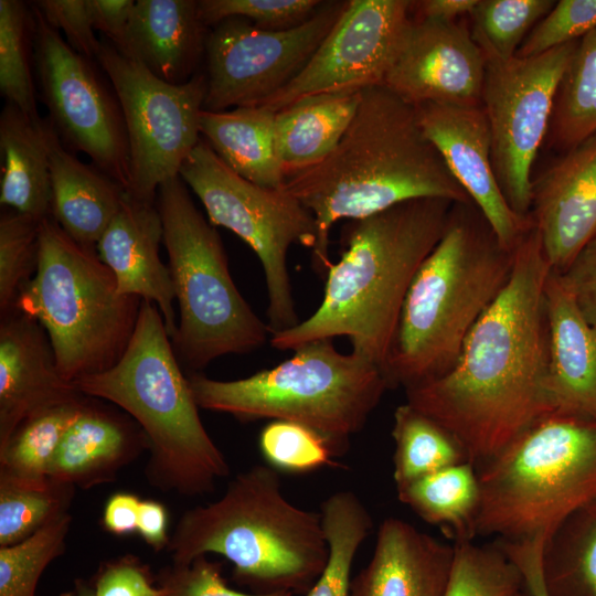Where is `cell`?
Returning a JSON list of instances; mask_svg holds the SVG:
<instances>
[{
    "mask_svg": "<svg viewBox=\"0 0 596 596\" xmlns=\"http://www.w3.org/2000/svg\"><path fill=\"white\" fill-rule=\"evenodd\" d=\"M596 28V0H561L540 20L518 49L517 57L543 54L575 42Z\"/></svg>",
    "mask_w": 596,
    "mask_h": 596,
    "instance_id": "ee69618b",
    "label": "cell"
},
{
    "mask_svg": "<svg viewBox=\"0 0 596 596\" xmlns=\"http://www.w3.org/2000/svg\"><path fill=\"white\" fill-rule=\"evenodd\" d=\"M471 204L455 203L447 227L405 297L386 362L389 389L445 374L469 332L509 280L514 251L503 248Z\"/></svg>",
    "mask_w": 596,
    "mask_h": 596,
    "instance_id": "5b68a950",
    "label": "cell"
},
{
    "mask_svg": "<svg viewBox=\"0 0 596 596\" xmlns=\"http://www.w3.org/2000/svg\"><path fill=\"white\" fill-rule=\"evenodd\" d=\"M413 7L407 0H349L302 71L264 100L274 111L316 94L382 85Z\"/></svg>",
    "mask_w": 596,
    "mask_h": 596,
    "instance_id": "2e32d148",
    "label": "cell"
},
{
    "mask_svg": "<svg viewBox=\"0 0 596 596\" xmlns=\"http://www.w3.org/2000/svg\"><path fill=\"white\" fill-rule=\"evenodd\" d=\"M140 502L141 500L130 492L113 494L104 508L102 518L104 529L115 535L137 532Z\"/></svg>",
    "mask_w": 596,
    "mask_h": 596,
    "instance_id": "f907efd6",
    "label": "cell"
},
{
    "mask_svg": "<svg viewBox=\"0 0 596 596\" xmlns=\"http://www.w3.org/2000/svg\"><path fill=\"white\" fill-rule=\"evenodd\" d=\"M86 398L82 394L24 419L0 445V473L29 479L49 477L56 450Z\"/></svg>",
    "mask_w": 596,
    "mask_h": 596,
    "instance_id": "d590c367",
    "label": "cell"
},
{
    "mask_svg": "<svg viewBox=\"0 0 596 596\" xmlns=\"http://www.w3.org/2000/svg\"><path fill=\"white\" fill-rule=\"evenodd\" d=\"M478 0H424L414 2L418 19L434 21H456L464 14H471Z\"/></svg>",
    "mask_w": 596,
    "mask_h": 596,
    "instance_id": "f5cc1de1",
    "label": "cell"
},
{
    "mask_svg": "<svg viewBox=\"0 0 596 596\" xmlns=\"http://www.w3.org/2000/svg\"><path fill=\"white\" fill-rule=\"evenodd\" d=\"M163 227L157 204L128 193L99 238L96 252L113 273L118 290L155 304L170 338L177 331L174 289L169 267L159 256Z\"/></svg>",
    "mask_w": 596,
    "mask_h": 596,
    "instance_id": "44dd1931",
    "label": "cell"
},
{
    "mask_svg": "<svg viewBox=\"0 0 596 596\" xmlns=\"http://www.w3.org/2000/svg\"><path fill=\"white\" fill-rule=\"evenodd\" d=\"M554 4L553 0H478L470 14L472 35L498 56L510 58Z\"/></svg>",
    "mask_w": 596,
    "mask_h": 596,
    "instance_id": "ab89813d",
    "label": "cell"
},
{
    "mask_svg": "<svg viewBox=\"0 0 596 596\" xmlns=\"http://www.w3.org/2000/svg\"><path fill=\"white\" fill-rule=\"evenodd\" d=\"M32 4L66 43L82 56L97 58L102 42L95 34L91 0H38Z\"/></svg>",
    "mask_w": 596,
    "mask_h": 596,
    "instance_id": "bcb514c9",
    "label": "cell"
},
{
    "mask_svg": "<svg viewBox=\"0 0 596 596\" xmlns=\"http://www.w3.org/2000/svg\"><path fill=\"white\" fill-rule=\"evenodd\" d=\"M40 223L31 216L4 209L0 216V313L13 311L39 262Z\"/></svg>",
    "mask_w": 596,
    "mask_h": 596,
    "instance_id": "60d3db41",
    "label": "cell"
},
{
    "mask_svg": "<svg viewBox=\"0 0 596 596\" xmlns=\"http://www.w3.org/2000/svg\"><path fill=\"white\" fill-rule=\"evenodd\" d=\"M92 585L96 596H162L148 566L134 555L104 563Z\"/></svg>",
    "mask_w": 596,
    "mask_h": 596,
    "instance_id": "7dc6e473",
    "label": "cell"
},
{
    "mask_svg": "<svg viewBox=\"0 0 596 596\" xmlns=\"http://www.w3.org/2000/svg\"><path fill=\"white\" fill-rule=\"evenodd\" d=\"M276 111L265 106L202 110L201 138L217 157L244 179L269 189H281L285 172L276 136Z\"/></svg>",
    "mask_w": 596,
    "mask_h": 596,
    "instance_id": "4316f807",
    "label": "cell"
},
{
    "mask_svg": "<svg viewBox=\"0 0 596 596\" xmlns=\"http://www.w3.org/2000/svg\"><path fill=\"white\" fill-rule=\"evenodd\" d=\"M517 566L531 596H547L542 576V557L539 553L530 552L521 555Z\"/></svg>",
    "mask_w": 596,
    "mask_h": 596,
    "instance_id": "db71d44e",
    "label": "cell"
},
{
    "mask_svg": "<svg viewBox=\"0 0 596 596\" xmlns=\"http://www.w3.org/2000/svg\"><path fill=\"white\" fill-rule=\"evenodd\" d=\"M162 596H291L288 590L246 594L227 586L221 564L199 556L188 564H173L158 575Z\"/></svg>",
    "mask_w": 596,
    "mask_h": 596,
    "instance_id": "f6af8a7d",
    "label": "cell"
},
{
    "mask_svg": "<svg viewBox=\"0 0 596 596\" xmlns=\"http://www.w3.org/2000/svg\"><path fill=\"white\" fill-rule=\"evenodd\" d=\"M96 61L108 76L124 116L130 164L127 193L155 204L160 185L179 175L201 140L205 75L195 74L182 84L164 82L109 42H102Z\"/></svg>",
    "mask_w": 596,
    "mask_h": 596,
    "instance_id": "7c38bea8",
    "label": "cell"
},
{
    "mask_svg": "<svg viewBox=\"0 0 596 596\" xmlns=\"http://www.w3.org/2000/svg\"><path fill=\"white\" fill-rule=\"evenodd\" d=\"M141 301L119 292L96 251L74 242L51 216L41 221L38 268L13 310L44 328L66 381L105 372L120 360Z\"/></svg>",
    "mask_w": 596,
    "mask_h": 596,
    "instance_id": "9c48e42d",
    "label": "cell"
},
{
    "mask_svg": "<svg viewBox=\"0 0 596 596\" xmlns=\"http://www.w3.org/2000/svg\"><path fill=\"white\" fill-rule=\"evenodd\" d=\"M453 561L454 545L387 518L369 564L352 579L350 596H445Z\"/></svg>",
    "mask_w": 596,
    "mask_h": 596,
    "instance_id": "603a6c76",
    "label": "cell"
},
{
    "mask_svg": "<svg viewBox=\"0 0 596 596\" xmlns=\"http://www.w3.org/2000/svg\"><path fill=\"white\" fill-rule=\"evenodd\" d=\"M419 125L455 180L475 203L499 244L514 251L532 227L507 202L491 161V135L481 106L415 105Z\"/></svg>",
    "mask_w": 596,
    "mask_h": 596,
    "instance_id": "ac0fdd59",
    "label": "cell"
},
{
    "mask_svg": "<svg viewBox=\"0 0 596 596\" xmlns=\"http://www.w3.org/2000/svg\"><path fill=\"white\" fill-rule=\"evenodd\" d=\"M530 217L557 273L596 236V132L532 181Z\"/></svg>",
    "mask_w": 596,
    "mask_h": 596,
    "instance_id": "d6986e66",
    "label": "cell"
},
{
    "mask_svg": "<svg viewBox=\"0 0 596 596\" xmlns=\"http://www.w3.org/2000/svg\"><path fill=\"white\" fill-rule=\"evenodd\" d=\"M137 532L141 539L155 551L168 547V512L166 507L157 500H141L139 507Z\"/></svg>",
    "mask_w": 596,
    "mask_h": 596,
    "instance_id": "816d5d0a",
    "label": "cell"
},
{
    "mask_svg": "<svg viewBox=\"0 0 596 596\" xmlns=\"http://www.w3.org/2000/svg\"><path fill=\"white\" fill-rule=\"evenodd\" d=\"M361 93L308 95L276 111L285 177L319 163L334 150L358 109Z\"/></svg>",
    "mask_w": 596,
    "mask_h": 596,
    "instance_id": "f1b7e54d",
    "label": "cell"
},
{
    "mask_svg": "<svg viewBox=\"0 0 596 596\" xmlns=\"http://www.w3.org/2000/svg\"><path fill=\"white\" fill-rule=\"evenodd\" d=\"M157 206L179 308L171 338L179 362L201 370L220 356L264 345L269 328L238 291L215 226L198 210L180 175L160 185Z\"/></svg>",
    "mask_w": 596,
    "mask_h": 596,
    "instance_id": "30bf717a",
    "label": "cell"
},
{
    "mask_svg": "<svg viewBox=\"0 0 596 596\" xmlns=\"http://www.w3.org/2000/svg\"><path fill=\"white\" fill-rule=\"evenodd\" d=\"M542 576L547 596H596V500L549 536Z\"/></svg>",
    "mask_w": 596,
    "mask_h": 596,
    "instance_id": "4dcf8cb0",
    "label": "cell"
},
{
    "mask_svg": "<svg viewBox=\"0 0 596 596\" xmlns=\"http://www.w3.org/2000/svg\"><path fill=\"white\" fill-rule=\"evenodd\" d=\"M0 204L42 221L51 216L50 155L44 119L6 103L0 115Z\"/></svg>",
    "mask_w": 596,
    "mask_h": 596,
    "instance_id": "83f0119b",
    "label": "cell"
},
{
    "mask_svg": "<svg viewBox=\"0 0 596 596\" xmlns=\"http://www.w3.org/2000/svg\"><path fill=\"white\" fill-rule=\"evenodd\" d=\"M51 166V217L78 245L97 243L127 195L125 188L94 164H87L62 142L44 119Z\"/></svg>",
    "mask_w": 596,
    "mask_h": 596,
    "instance_id": "484cf974",
    "label": "cell"
},
{
    "mask_svg": "<svg viewBox=\"0 0 596 596\" xmlns=\"http://www.w3.org/2000/svg\"><path fill=\"white\" fill-rule=\"evenodd\" d=\"M328 543L326 565L305 596H350L355 554L373 529L370 512L350 490L330 494L320 504Z\"/></svg>",
    "mask_w": 596,
    "mask_h": 596,
    "instance_id": "1f68e13d",
    "label": "cell"
},
{
    "mask_svg": "<svg viewBox=\"0 0 596 596\" xmlns=\"http://www.w3.org/2000/svg\"><path fill=\"white\" fill-rule=\"evenodd\" d=\"M324 1L320 0H200L202 23L212 28L230 18H243L269 31L292 29L310 19Z\"/></svg>",
    "mask_w": 596,
    "mask_h": 596,
    "instance_id": "7bdbcfd3",
    "label": "cell"
},
{
    "mask_svg": "<svg viewBox=\"0 0 596 596\" xmlns=\"http://www.w3.org/2000/svg\"><path fill=\"white\" fill-rule=\"evenodd\" d=\"M511 596H531V595L528 593L525 587H523L522 589L518 590L517 593L512 594Z\"/></svg>",
    "mask_w": 596,
    "mask_h": 596,
    "instance_id": "9f6ffc18",
    "label": "cell"
},
{
    "mask_svg": "<svg viewBox=\"0 0 596 596\" xmlns=\"http://www.w3.org/2000/svg\"><path fill=\"white\" fill-rule=\"evenodd\" d=\"M75 489L51 477L29 479L0 473V547L24 541L67 513Z\"/></svg>",
    "mask_w": 596,
    "mask_h": 596,
    "instance_id": "e575fe53",
    "label": "cell"
},
{
    "mask_svg": "<svg viewBox=\"0 0 596 596\" xmlns=\"http://www.w3.org/2000/svg\"><path fill=\"white\" fill-rule=\"evenodd\" d=\"M550 137L570 150L596 132V28L582 38L561 79Z\"/></svg>",
    "mask_w": 596,
    "mask_h": 596,
    "instance_id": "836d02e7",
    "label": "cell"
},
{
    "mask_svg": "<svg viewBox=\"0 0 596 596\" xmlns=\"http://www.w3.org/2000/svg\"><path fill=\"white\" fill-rule=\"evenodd\" d=\"M207 32L198 1L137 0L119 52L158 78L182 84L204 54Z\"/></svg>",
    "mask_w": 596,
    "mask_h": 596,
    "instance_id": "d4e9b609",
    "label": "cell"
},
{
    "mask_svg": "<svg viewBox=\"0 0 596 596\" xmlns=\"http://www.w3.org/2000/svg\"><path fill=\"white\" fill-rule=\"evenodd\" d=\"M454 202L438 198L406 201L350 221L343 251L327 270L322 301L297 326L270 336L273 348L347 337L352 352L383 369L402 307L419 266L440 241Z\"/></svg>",
    "mask_w": 596,
    "mask_h": 596,
    "instance_id": "3957f363",
    "label": "cell"
},
{
    "mask_svg": "<svg viewBox=\"0 0 596 596\" xmlns=\"http://www.w3.org/2000/svg\"><path fill=\"white\" fill-rule=\"evenodd\" d=\"M82 395L60 373L44 328L13 310L0 323V445L30 416Z\"/></svg>",
    "mask_w": 596,
    "mask_h": 596,
    "instance_id": "ffe728a7",
    "label": "cell"
},
{
    "mask_svg": "<svg viewBox=\"0 0 596 596\" xmlns=\"http://www.w3.org/2000/svg\"><path fill=\"white\" fill-rule=\"evenodd\" d=\"M145 449L149 450L147 438L128 414L87 396L56 450L49 477L89 489L114 481Z\"/></svg>",
    "mask_w": 596,
    "mask_h": 596,
    "instance_id": "cb8c5ba5",
    "label": "cell"
},
{
    "mask_svg": "<svg viewBox=\"0 0 596 596\" xmlns=\"http://www.w3.org/2000/svg\"><path fill=\"white\" fill-rule=\"evenodd\" d=\"M71 523L64 513L24 541L0 547V596H39V579L64 553Z\"/></svg>",
    "mask_w": 596,
    "mask_h": 596,
    "instance_id": "f35d334b",
    "label": "cell"
},
{
    "mask_svg": "<svg viewBox=\"0 0 596 596\" xmlns=\"http://www.w3.org/2000/svg\"><path fill=\"white\" fill-rule=\"evenodd\" d=\"M523 587L520 571L498 544L455 541L445 596H511Z\"/></svg>",
    "mask_w": 596,
    "mask_h": 596,
    "instance_id": "74e56055",
    "label": "cell"
},
{
    "mask_svg": "<svg viewBox=\"0 0 596 596\" xmlns=\"http://www.w3.org/2000/svg\"><path fill=\"white\" fill-rule=\"evenodd\" d=\"M30 6L33 63L47 120L68 150L84 152L92 164L128 191V139L115 92L109 91L92 61L75 52L60 31Z\"/></svg>",
    "mask_w": 596,
    "mask_h": 596,
    "instance_id": "5bb4252c",
    "label": "cell"
},
{
    "mask_svg": "<svg viewBox=\"0 0 596 596\" xmlns=\"http://www.w3.org/2000/svg\"><path fill=\"white\" fill-rule=\"evenodd\" d=\"M284 188L315 216L318 238L311 264L320 275L332 263L329 234L340 220L364 219L423 198L471 204L425 136L416 107L383 84L362 91L334 150L319 163L286 174Z\"/></svg>",
    "mask_w": 596,
    "mask_h": 596,
    "instance_id": "7a4b0ae2",
    "label": "cell"
},
{
    "mask_svg": "<svg viewBox=\"0 0 596 596\" xmlns=\"http://www.w3.org/2000/svg\"><path fill=\"white\" fill-rule=\"evenodd\" d=\"M486 57L457 21L411 20L383 85L412 105L479 107Z\"/></svg>",
    "mask_w": 596,
    "mask_h": 596,
    "instance_id": "e0dca14e",
    "label": "cell"
},
{
    "mask_svg": "<svg viewBox=\"0 0 596 596\" xmlns=\"http://www.w3.org/2000/svg\"><path fill=\"white\" fill-rule=\"evenodd\" d=\"M347 1H327L302 24L284 31L230 18L205 39L203 109L257 106L289 84L306 66L340 17Z\"/></svg>",
    "mask_w": 596,
    "mask_h": 596,
    "instance_id": "9a60e30c",
    "label": "cell"
},
{
    "mask_svg": "<svg viewBox=\"0 0 596 596\" xmlns=\"http://www.w3.org/2000/svg\"><path fill=\"white\" fill-rule=\"evenodd\" d=\"M478 44L486 57L481 107L491 135L493 171L510 207L530 217L532 166L550 129L556 93L577 41L540 55L510 58Z\"/></svg>",
    "mask_w": 596,
    "mask_h": 596,
    "instance_id": "4fadbf2b",
    "label": "cell"
},
{
    "mask_svg": "<svg viewBox=\"0 0 596 596\" xmlns=\"http://www.w3.org/2000/svg\"><path fill=\"white\" fill-rule=\"evenodd\" d=\"M392 436L396 490L428 473L467 461L461 446L447 429L407 403L394 412Z\"/></svg>",
    "mask_w": 596,
    "mask_h": 596,
    "instance_id": "d6a6232c",
    "label": "cell"
},
{
    "mask_svg": "<svg viewBox=\"0 0 596 596\" xmlns=\"http://www.w3.org/2000/svg\"><path fill=\"white\" fill-rule=\"evenodd\" d=\"M558 274L582 316L596 328V236Z\"/></svg>",
    "mask_w": 596,
    "mask_h": 596,
    "instance_id": "c3c4849f",
    "label": "cell"
},
{
    "mask_svg": "<svg viewBox=\"0 0 596 596\" xmlns=\"http://www.w3.org/2000/svg\"><path fill=\"white\" fill-rule=\"evenodd\" d=\"M179 175L200 199L209 222L233 232L257 255L267 287L270 336L297 326L287 257L294 244L316 247L312 213L285 188H264L238 175L202 138Z\"/></svg>",
    "mask_w": 596,
    "mask_h": 596,
    "instance_id": "8fae6325",
    "label": "cell"
},
{
    "mask_svg": "<svg viewBox=\"0 0 596 596\" xmlns=\"http://www.w3.org/2000/svg\"><path fill=\"white\" fill-rule=\"evenodd\" d=\"M258 444L268 466L276 470L302 473L324 466H338L328 441L299 423L270 421L263 427Z\"/></svg>",
    "mask_w": 596,
    "mask_h": 596,
    "instance_id": "b9f144b4",
    "label": "cell"
},
{
    "mask_svg": "<svg viewBox=\"0 0 596 596\" xmlns=\"http://www.w3.org/2000/svg\"><path fill=\"white\" fill-rule=\"evenodd\" d=\"M552 270L532 227L508 283L441 376L405 390L406 403L447 429L475 468L553 414L547 394L544 289Z\"/></svg>",
    "mask_w": 596,
    "mask_h": 596,
    "instance_id": "6da1fadb",
    "label": "cell"
},
{
    "mask_svg": "<svg viewBox=\"0 0 596 596\" xmlns=\"http://www.w3.org/2000/svg\"><path fill=\"white\" fill-rule=\"evenodd\" d=\"M397 497L427 523L448 528L455 541L473 540L479 483L468 461L428 473L397 489Z\"/></svg>",
    "mask_w": 596,
    "mask_h": 596,
    "instance_id": "f546056e",
    "label": "cell"
},
{
    "mask_svg": "<svg viewBox=\"0 0 596 596\" xmlns=\"http://www.w3.org/2000/svg\"><path fill=\"white\" fill-rule=\"evenodd\" d=\"M167 550L173 564L222 555L234 578L257 593H307L329 551L320 512L292 504L265 465L238 473L216 501L187 510Z\"/></svg>",
    "mask_w": 596,
    "mask_h": 596,
    "instance_id": "277c9868",
    "label": "cell"
},
{
    "mask_svg": "<svg viewBox=\"0 0 596 596\" xmlns=\"http://www.w3.org/2000/svg\"><path fill=\"white\" fill-rule=\"evenodd\" d=\"M60 596H96L93 585L82 579H76L74 585L68 590L62 593Z\"/></svg>",
    "mask_w": 596,
    "mask_h": 596,
    "instance_id": "11a10c76",
    "label": "cell"
},
{
    "mask_svg": "<svg viewBox=\"0 0 596 596\" xmlns=\"http://www.w3.org/2000/svg\"><path fill=\"white\" fill-rule=\"evenodd\" d=\"M86 396L109 402L142 429L149 445L146 478L167 492L210 493L230 475L182 374L159 308L142 300L130 342L109 370L75 381Z\"/></svg>",
    "mask_w": 596,
    "mask_h": 596,
    "instance_id": "8992f818",
    "label": "cell"
},
{
    "mask_svg": "<svg viewBox=\"0 0 596 596\" xmlns=\"http://www.w3.org/2000/svg\"><path fill=\"white\" fill-rule=\"evenodd\" d=\"M544 301L552 411L596 422V328L582 316L557 272H550Z\"/></svg>",
    "mask_w": 596,
    "mask_h": 596,
    "instance_id": "7402d4cb",
    "label": "cell"
},
{
    "mask_svg": "<svg viewBox=\"0 0 596 596\" xmlns=\"http://www.w3.org/2000/svg\"><path fill=\"white\" fill-rule=\"evenodd\" d=\"M473 535L549 536L596 500V422L553 413L477 468Z\"/></svg>",
    "mask_w": 596,
    "mask_h": 596,
    "instance_id": "ba28073f",
    "label": "cell"
},
{
    "mask_svg": "<svg viewBox=\"0 0 596 596\" xmlns=\"http://www.w3.org/2000/svg\"><path fill=\"white\" fill-rule=\"evenodd\" d=\"M199 408L230 414L242 422L280 419L319 433L336 456L358 434L389 384L382 369L337 350L331 339L295 350L274 368L233 381L193 373L188 377Z\"/></svg>",
    "mask_w": 596,
    "mask_h": 596,
    "instance_id": "52a82bcc",
    "label": "cell"
},
{
    "mask_svg": "<svg viewBox=\"0 0 596 596\" xmlns=\"http://www.w3.org/2000/svg\"><path fill=\"white\" fill-rule=\"evenodd\" d=\"M135 0H91L95 30L100 31L116 50L124 46Z\"/></svg>",
    "mask_w": 596,
    "mask_h": 596,
    "instance_id": "681fc988",
    "label": "cell"
},
{
    "mask_svg": "<svg viewBox=\"0 0 596 596\" xmlns=\"http://www.w3.org/2000/svg\"><path fill=\"white\" fill-rule=\"evenodd\" d=\"M32 8L19 0H0V92L6 103L40 120L31 67Z\"/></svg>",
    "mask_w": 596,
    "mask_h": 596,
    "instance_id": "8d00e7d4",
    "label": "cell"
}]
</instances>
